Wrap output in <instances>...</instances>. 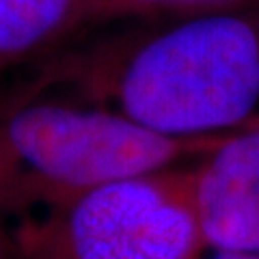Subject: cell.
<instances>
[{
	"mask_svg": "<svg viewBox=\"0 0 259 259\" xmlns=\"http://www.w3.org/2000/svg\"><path fill=\"white\" fill-rule=\"evenodd\" d=\"M76 0H0V61L44 46L67 22Z\"/></svg>",
	"mask_w": 259,
	"mask_h": 259,
	"instance_id": "cell-5",
	"label": "cell"
},
{
	"mask_svg": "<svg viewBox=\"0 0 259 259\" xmlns=\"http://www.w3.org/2000/svg\"><path fill=\"white\" fill-rule=\"evenodd\" d=\"M132 3L151 7H171V9H212V7L231 5L236 0H132Z\"/></svg>",
	"mask_w": 259,
	"mask_h": 259,
	"instance_id": "cell-6",
	"label": "cell"
},
{
	"mask_svg": "<svg viewBox=\"0 0 259 259\" xmlns=\"http://www.w3.org/2000/svg\"><path fill=\"white\" fill-rule=\"evenodd\" d=\"M201 240L214 250L259 253V130L223 143L192 194Z\"/></svg>",
	"mask_w": 259,
	"mask_h": 259,
	"instance_id": "cell-4",
	"label": "cell"
},
{
	"mask_svg": "<svg viewBox=\"0 0 259 259\" xmlns=\"http://www.w3.org/2000/svg\"><path fill=\"white\" fill-rule=\"evenodd\" d=\"M199 240L192 201L134 177L71 197L20 259H192Z\"/></svg>",
	"mask_w": 259,
	"mask_h": 259,
	"instance_id": "cell-3",
	"label": "cell"
},
{
	"mask_svg": "<svg viewBox=\"0 0 259 259\" xmlns=\"http://www.w3.org/2000/svg\"><path fill=\"white\" fill-rule=\"evenodd\" d=\"M123 115L158 134H209L259 106V30L233 13L186 20L149 39L119 82Z\"/></svg>",
	"mask_w": 259,
	"mask_h": 259,
	"instance_id": "cell-1",
	"label": "cell"
},
{
	"mask_svg": "<svg viewBox=\"0 0 259 259\" xmlns=\"http://www.w3.org/2000/svg\"><path fill=\"white\" fill-rule=\"evenodd\" d=\"M3 147L26 175L76 194L112 182L149 177L177 156L171 136L125 115L37 102L7 119Z\"/></svg>",
	"mask_w": 259,
	"mask_h": 259,
	"instance_id": "cell-2",
	"label": "cell"
},
{
	"mask_svg": "<svg viewBox=\"0 0 259 259\" xmlns=\"http://www.w3.org/2000/svg\"><path fill=\"white\" fill-rule=\"evenodd\" d=\"M0 259H18L15 250H13L9 244H7L3 236H0Z\"/></svg>",
	"mask_w": 259,
	"mask_h": 259,
	"instance_id": "cell-8",
	"label": "cell"
},
{
	"mask_svg": "<svg viewBox=\"0 0 259 259\" xmlns=\"http://www.w3.org/2000/svg\"><path fill=\"white\" fill-rule=\"evenodd\" d=\"M212 259H259V253H238V250H216Z\"/></svg>",
	"mask_w": 259,
	"mask_h": 259,
	"instance_id": "cell-7",
	"label": "cell"
}]
</instances>
